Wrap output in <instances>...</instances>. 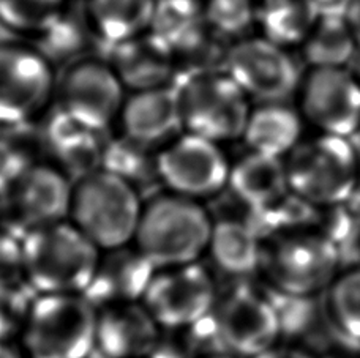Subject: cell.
Segmentation results:
<instances>
[{"mask_svg": "<svg viewBox=\"0 0 360 358\" xmlns=\"http://www.w3.org/2000/svg\"><path fill=\"white\" fill-rule=\"evenodd\" d=\"M319 13H332V15H343L348 0H314Z\"/></svg>", "mask_w": 360, "mask_h": 358, "instance_id": "cell-39", "label": "cell"}, {"mask_svg": "<svg viewBox=\"0 0 360 358\" xmlns=\"http://www.w3.org/2000/svg\"><path fill=\"white\" fill-rule=\"evenodd\" d=\"M207 27L231 44L247 38L256 24L255 0H204Z\"/></svg>", "mask_w": 360, "mask_h": 358, "instance_id": "cell-34", "label": "cell"}, {"mask_svg": "<svg viewBox=\"0 0 360 358\" xmlns=\"http://www.w3.org/2000/svg\"><path fill=\"white\" fill-rule=\"evenodd\" d=\"M256 25L278 46L304 44L319 18L314 0H255Z\"/></svg>", "mask_w": 360, "mask_h": 358, "instance_id": "cell-26", "label": "cell"}, {"mask_svg": "<svg viewBox=\"0 0 360 358\" xmlns=\"http://www.w3.org/2000/svg\"><path fill=\"white\" fill-rule=\"evenodd\" d=\"M228 188L245 208H267L291 193L285 159L250 152L231 164Z\"/></svg>", "mask_w": 360, "mask_h": 358, "instance_id": "cell-23", "label": "cell"}, {"mask_svg": "<svg viewBox=\"0 0 360 358\" xmlns=\"http://www.w3.org/2000/svg\"><path fill=\"white\" fill-rule=\"evenodd\" d=\"M157 0H82V15L94 40L103 48L149 32Z\"/></svg>", "mask_w": 360, "mask_h": 358, "instance_id": "cell-24", "label": "cell"}, {"mask_svg": "<svg viewBox=\"0 0 360 358\" xmlns=\"http://www.w3.org/2000/svg\"><path fill=\"white\" fill-rule=\"evenodd\" d=\"M22 245L25 279L38 296H82L101 256L70 221L25 235Z\"/></svg>", "mask_w": 360, "mask_h": 358, "instance_id": "cell-2", "label": "cell"}, {"mask_svg": "<svg viewBox=\"0 0 360 358\" xmlns=\"http://www.w3.org/2000/svg\"><path fill=\"white\" fill-rule=\"evenodd\" d=\"M68 0H0V27L35 37L67 10Z\"/></svg>", "mask_w": 360, "mask_h": 358, "instance_id": "cell-32", "label": "cell"}, {"mask_svg": "<svg viewBox=\"0 0 360 358\" xmlns=\"http://www.w3.org/2000/svg\"><path fill=\"white\" fill-rule=\"evenodd\" d=\"M92 41L95 40L87 27L82 10H65L53 24L32 37V46L54 68H67L73 62L86 57V49Z\"/></svg>", "mask_w": 360, "mask_h": 358, "instance_id": "cell-28", "label": "cell"}, {"mask_svg": "<svg viewBox=\"0 0 360 358\" xmlns=\"http://www.w3.org/2000/svg\"><path fill=\"white\" fill-rule=\"evenodd\" d=\"M212 226L201 202L166 191L144 202L133 243L157 270L195 264L207 254Z\"/></svg>", "mask_w": 360, "mask_h": 358, "instance_id": "cell-1", "label": "cell"}, {"mask_svg": "<svg viewBox=\"0 0 360 358\" xmlns=\"http://www.w3.org/2000/svg\"><path fill=\"white\" fill-rule=\"evenodd\" d=\"M122 136L155 149L184 131L176 88L160 87L131 92L117 117Z\"/></svg>", "mask_w": 360, "mask_h": 358, "instance_id": "cell-19", "label": "cell"}, {"mask_svg": "<svg viewBox=\"0 0 360 358\" xmlns=\"http://www.w3.org/2000/svg\"><path fill=\"white\" fill-rule=\"evenodd\" d=\"M348 69L360 84V49H357V53L354 54V57H352V60L349 62V65H348Z\"/></svg>", "mask_w": 360, "mask_h": 358, "instance_id": "cell-40", "label": "cell"}, {"mask_svg": "<svg viewBox=\"0 0 360 358\" xmlns=\"http://www.w3.org/2000/svg\"><path fill=\"white\" fill-rule=\"evenodd\" d=\"M204 25V0H157L149 32L174 51Z\"/></svg>", "mask_w": 360, "mask_h": 358, "instance_id": "cell-31", "label": "cell"}, {"mask_svg": "<svg viewBox=\"0 0 360 358\" xmlns=\"http://www.w3.org/2000/svg\"><path fill=\"white\" fill-rule=\"evenodd\" d=\"M212 358H236V357H231V355H220V357H212Z\"/></svg>", "mask_w": 360, "mask_h": 358, "instance_id": "cell-43", "label": "cell"}, {"mask_svg": "<svg viewBox=\"0 0 360 358\" xmlns=\"http://www.w3.org/2000/svg\"><path fill=\"white\" fill-rule=\"evenodd\" d=\"M289 190L314 207H333L357 191L360 164L346 138L321 136L300 142L285 159Z\"/></svg>", "mask_w": 360, "mask_h": 358, "instance_id": "cell-5", "label": "cell"}, {"mask_svg": "<svg viewBox=\"0 0 360 358\" xmlns=\"http://www.w3.org/2000/svg\"><path fill=\"white\" fill-rule=\"evenodd\" d=\"M319 358H360V349L359 350H338V352L327 354Z\"/></svg>", "mask_w": 360, "mask_h": 358, "instance_id": "cell-41", "label": "cell"}, {"mask_svg": "<svg viewBox=\"0 0 360 358\" xmlns=\"http://www.w3.org/2000/svg\"><path fill=\"white\" fill-rule=\"evenodd\" d=\"M101 134L57 107L40 126V144L56 168L76 182L101 169L106 142Z\"/></svg>", "mask_w": 360, "mask_h": 358, "instance_id": "cell-18", "label": "cell"}, {"mask_svg": "<svg viewBox=\"0 0 360 358\" xmlns=\"http://www.w3.org/2000/svg\"><path fill=\"white\" fill-rule=\"evenodd\" d=\"M264 292L274 305L280 324V340L292 347L310 354L313 358L324 357L338 350H359L360 346L349 341L337 329L327 305L326 293L321 296H288L267 284Z\"/></svg>", "mask_w": 360, "mask_h": 358, "instance_id": "cell-15", "label": "cell"}, {"mask_svg": "<svg viewBox=\"0 0 360 358\" xmlns=\"http://www.w3.org/2000/svg\"><path fill=\"white\" fill-rule=\"evenodd\" d=\"M0 358H21V355H19L10 344L0 343Z\"/></svg>", "mask_w": 360, "mask_h": 358, "instance_id": "cell-42", "label": "cell"}, {"mask_svg": "<svg viewBox=\"0 0 360 358\" xmlns=\"http://www.w3.org/2000/svg\"><path fill=\"white\" fill-rule=\"evenodd\" d=\"M56 91V68L32 44L0 41V126L32 124Z\"/></svg>", "mask_w": 360, "mask_h": 358, "instance_id": "cell-9", "label": "cell"}, {"mask_svg": "<svg viewBox=\"0 0 360 358\" xmlns=\"http://www.w3.org/2000/svg\"><path fill=\"white\" fill-rule=\"evenodd\" d=\"M343 18L351 30L357 48L360 49V0H348L343 11Z\"/></svg>", "mask_w": 360, "mask_h": 358, "instance_id": "cell-37", "label": "cell"}, {"mask_svg": "<svg viewBox=\"0 0 360 358\" xmlns=\"http://www.w3.org/2000/svg\"><path fill=\"white\" fill-rule=\"evenodd\" d=\"M160 325L143 303L108 306L98 311L95 350L101 358H149Z\"/></svg>", "mask_w": 360, "mask_h": 358, "instance_id": "cell-20", "label": "cell"}, {"mask_svg": "<svg viewBox=\"0 0 360 358\" xmlns=\"http://www.w3.org/2000/svg\"><path fill=\"white\" fill-rule=\"evenodd\" d=\"M35 298L29 284L0 287V343L22 336Z\"/></svg>", "mask_w": 360, "mask_h": 358, "instance_id": "cell-35", "label": "cell"}, {"mask_svg": "<svg viewBox=\"0 0 360 358\" xmlns=\"http://www.w3.org/2000/svg\"><path fill=\"white\" fill-rule=\"evenodd\" d=\"M106 60L131 92L169 87L177 78L174 53L150 32L108 48Z\"/></svg>", "mask_w": 360, "mask_h": 358, "instance_id": "cell-21", "label": "cell"}, {"mask_svg": "<svg viewBox=\"0 0 360 358\" xmlns=\"http://www.w3.org/2000/svg\"><path fill=\"white\" fill-rule=\"evenodd\" d=\"M172 87L185 133L217 144L243 138L253 107L226 72L179 74Z\"/></svg>", "mask_w": 360, "mask_h": 358, "instance_id": "cell-4", "label": "cell"}, {"mask_svg": "<svg viewBox=\"0 0 360 358\" xmlns=\"http://www.w3.org/2000/svg\"><path fill=\"white\" fill-rule=\"evenodd\" d=\"M96 311L84 296H38L21 336L27 358H90Z\"/></svg>", "mask_w": 360, "mask_h": 358, "instance_id": "cell-7", "label": "cell"}, {"mask_svg": "<svg viewBox=\"0 0 360 358\" xmlns=\"http://www.w3.org/2000/svg\"><path fill=\"white\" fill-rule=\"evenodd\" d=\"M214 317L231 357L253 358L280 341V324L264 287L242 281L218 297Z\"/></svg>", "mask_w": 360, "mask_h": 358, "instance_id": "cell-11", "label": "cell"}, {"mask_svg": "<svg viewBox=\"0 0 360 358\" xmlns=\"http://www.w3.org/2000/svg\"><path fill=\"white\" fill-rule=\"evenodd\" d=\"M56 95L57 107L100 133L117 121L127 98L125 87L109 62L92 55L63 68Z\"/></svg>", "mask_w": 360, "mask_h": 358, "instance_id": "cell-12", "label": "cell"}, {"mask_svg": "<svg viewBox=\"0 0 360 358\" xmlns=\"http://www.w3.org/2000/svg\"><path fill=\"white\" fill-rule=\"evenodd\" d=\"M229 355L218 331L214 311L199 321L180 327H160L149 358H212Z\"/></svg>", "mask_w": 360, "mask_h": 358, "instance_id": "cell-27", "label": "cell"}, {"mask_svg": "<svg viewBox=\"0 0 360 358\" xmlns=\"http://www.w3.org/2000/svg\"><path fill=\"white\" fill-rule=\"evenodd\" d=\"M253 358H313V357L297 347L288 346V344H283V346L275 344L274 347L264 350V352Z\"/></svg>", "mask_w": 360, "mask_h": 358, "instance_id": "cell-38", "label": "cell"}, {"mask_svg": "<svg viewBox=\"0 0 360 358\" xmlns=\"http://www.w3.org/2000/svg\"><path fill=\"white\" fill-rule=\"evenodd\" d=\"M302 49L313 68H348L359 48L343 15L321 13Z\"/></svg>", "mask_w": 360, "mask_h": 358, "instance_id": "cell-29", "label": "cell"}, {"mask_svg": "<svg viewBox=\"0 0 360 358\" xmlns=\"http://www.w3.org/2000/svg\"><path fill=\"white\" fill-rule=\"evenodd\" d=\"M101 169L124 178L134 188L158 180L157 152L125 136L109 139L103 150Z\"/></svg>", "mask_w": 360, "mask_h": 358, "instance_id": "cell-30", "label": "cell"}, {"mask_svg": "<svg viewBox=\"0 0 360 358\" xmlns=\"http://www.w3.org/2000/svg\"><path fill=\"white\" fill-rule=\"evenodd\" d=\"M218 300L214 274L201 262L157 270L143 303L160 327H180L209 316Z\"/></svg>", "mask_w": 360, "mask_h": 358, "instance_id": "cell-13", "label": "cell"}, {"mask_svg": "<svg viewBox=\"0 0 360 358\" xmlns=\"http://www.w3.org/2000/svg\"><path fill=\"white\" fill-rule=\"evenodd\" d=\"M27 284L22 239L2 229L0 231V287Z\"/></svg>", "mask_w": 360, "mask_h": 358, "instance_id": "cell-36", "label": "cell"}, {"mask_svg": "<svg viewBox=\"0 0 360 358\" xmlns=\"http://www.w3.org/2000/svg\"><path fill=\"white\" fill-rule=\"evenodd\" d=\"M212 264L234 283H242L259 272L262 239L252 226L236 216L214 220L207 246Z\"/></svg>", "mask_w": 360, "mask_h": 358, "instance_id": "cell-22", "label": "cell"}, {"mask_svg": "<svg viewBox=\"0 0 360 358\" xmlns=\"http://www.w3.org/2000/svg\"><path fill=\"white\" fill-rule=\"evenodd\" d=\"M0 215H2V193H0Z\"/></svg>", "mask_w": 360, "mask_h": 358, "instance_id": "cell-44", "label": "cell"}, {"mask_svg": "<svg viewBox=\"0 0 360 358\" xmlns=\"http://www.w3.org/2000/svg\"><path fill=\"white\" fill-rule=\"evenodd\" d=\"M157 174L168 193L201 202L228 188L231 163L220 144L182 133L157 152Z\"/></svg>", "mask_w": 360, "mask_h": 358, "instance_id": "cell-10", "label": "cell"}, {"mask_svg": "<svg viewBox=\"0 0 360 358\" xmlns=\"http://www.w3.org/2000/svg\"><path fill=\"white\" fill-rule=\"evenodd\" d=\"M326 298L337 329L360 346V267L340 272Z\"/></svg>", "mask_w": 360, "mask_h": 358, "instance_id": "cell-33", "label": "cell"}, {"mask_svg": "<svg viewBox=\"0 0 360 358\" xmlns=\"http://www.w3.org/2000/svg\"><path fill=\"white\" fill-rule=\"evenodd\" d=\"M335 243L318 232H292L262 240L259 272L267 286L288 296H321L340 274Z\"/></svg>", "mask_w": 360, "mask_h": 358, "instance_id": "cell-6", "label": "cell"}, {"mask_svg": "<svg viewBox=\"0 0 360 358\" xmlns=\"http://www.w3.org/2000/svg\"><path fill=\"white\" fill-rule=\"evenodd\" d=\"M226 72L247 93L261 103H283L299 86V72L286 48L264 37H247L231 44Z\"/></svg>", "mask_w": 360, "mask_h": 358, "instance_id": "cell-14", "label": "cell"}, {"mask_svg": "<svg viewBox=\"0 0 360 358\" xmlns=\"http://www.w3.org/2000/svg\"><path fill=\"white\" fill-rule=\"evenodd\" d=\"M300 106L323 134L348 139L360 128V84L348 68H313L302 86Z\"/></svg>", "mask_w": 360, "mask_h": 358, "instance_id": "cell-16", "label": "cell"}, {"mask_svg": "<svg viewBox=\"0 0 360 358\" xmlns=\"http://www.w3.org/2000/svg\"><path fill=\"white\" fill-rule=\"evenodd\" d=\"M157 268L136 246L101 251L98 265L82 296L96 311L108 306L141 303Z\"/></svg>", "mask_w": 360, "mask_h": 358, "instance_id": "cell-17", "label": "cell"}, {"mask_svg": "<svg viewBox=\"0 0 360 358\" xmlns=\"http://www.w3.org/2000/svg\"><path fill=\"white\" fill-rule=\"evenodd\" d=\"M72 196V178L54 164L34 163L2 194V229L24 239L67 221Z\"/></svg>", "mask_w": 360, "mask_h": 358, "instance_id": "cell-8", "label": "cell"}, {"mask_svg": "<svg viewBox=\"0 0 360 358\" xmlns=\"http://www.w3.org/2000/svg\"><path fill=\"white\" fill-rule=\"evenodd\" d=\"M143 207L138 188L98 169L73 182L70 223L100 251H108L134 240Z\"/></svg>", "mask_w": 360, "mask_h": 358, "instance_id": "cell-3", "label": "cell"}, {"mask_svg": "<svg viewBox=\"0 0 360 358\" xmlns=\"http://www.w3.org/2000/svg\"><path fill=\"white\" fill-rule=\"evenodd\" d=\"M302 120L283 103H261L250 112L243 140L250 152L285 158L300 144Z\"/></svg>", "mask_w": 360, "mask_h": 358, "instance_id": "cell-25", "label": "cell"}]
</instances>
